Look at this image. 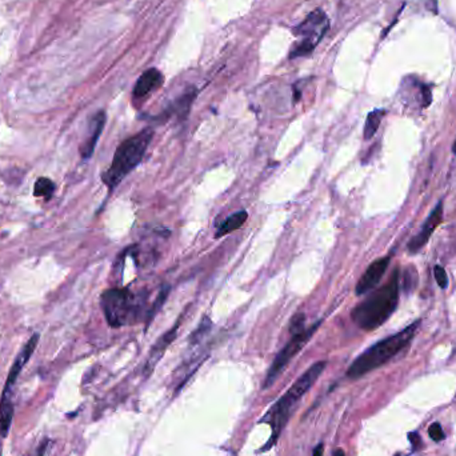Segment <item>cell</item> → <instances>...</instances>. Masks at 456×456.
<instances>
[{
  "label": "cell",
  "mask_w": 456,
  "mask_h": 456,
  "mask_svg": "<svg viewBox=\"0 0 456 456\" xmlns=\"http://www.w3.org/2000/svg\"><path fill=\"white\" fill-rule=\"evenodd\" d=\"M399 301V273H393L390 282L372 292L352 310L355 325L365 331H372L382 326L391 316Z\"/></svg>",
  "instance_id": "obj_1"
},
{
  "label": "cell",
  "mask_w": 456,
  "mask_h": 456,
  "mask_svg": "<svg viewBox=\"0 0 456 456\" xmlns=\"http://www.w3.org/2000/svg\"><path fill=\"white\" fill-rule=\"evenodd\" d=\"M419 325L420 320H417L407 328L402 330L400 332L391 335L386 339L380 340L370 348H367L348 367L347 377L350 379L360 378L365 374L377 370L380 365H386L412 340Z\"/></svg>",
  "instance_id": "obj_2"
},
{
  "label": "cell",
  "mask_w": 456,
  "mask_h": 456,
  "mask_svg": "<svg viewBox=\"0 0 456 456\" xmlns=\"http://www.w3.org/2000/svg\"><path fill=\"white\" fill-rule=\"evenodd\" d=\"M152 138L154 130L144 129L120 143L115 151L111 166L102 175V181L110 191L117 188L119 183L141 164Z\"/></svg>",
  "instance_id": "obj_3"
},
{
  "label": "cell",
  "mask_w": 456,
  "mask_h": 456,
  "mask_svg": "<svg viewBox=\"0 0 456 456\" xmlns=\"http://www.w3.org/2000/svg\"><path fill=\"white\" fill-rule=\"evenodd\" d=\"M327 362L320 360L316 362L315 365H311L301 377H300L291 387L289 390L275 403L274 407L270 410L267 414V419L273 427V436L270 442L266 444L263 451H267L273 448V445L276 443L279 434L283 431L285 426L289 419L291 410L297 405L300 399L308 392V390L315 384V382L322 375V372L326 370Z\"/></svg>",
  "instance_id": "obj_4"
},
{
  "label": "cell",
  "mask_w": 456,
  "mask_h": 456,
  "mask_svg": "<svg viewBox=\"0 0 456 456\" xmlns=\"http://www.w3.org/2000/svg\"><path fill=\"white\" fill-rule=\"evenodd\" d=\"M145 301L143 294H135L129 288H111L103 292L100 306L107 323L119 328L142 320Z\"/></svg>",
  "instance_id": "obj_5"
},
{
  "label": "cell",
  "mask_w": 456,
  "mask_h": 456,
  "mask_svg": "<svg viewBox=\"0 0 456 456\" xmlns=\"http://www.w3.org/2000/svg\"><path fill=\"white\" fill-rule=\"evenodd\" d=\"M330 30V19L323 10H315L299 26L295 27L294 35L299 41L291 48L289 59H298L313 53L316 46L326 37Z\"/></svg>",
  "instance_id": "obj_6"
},
{
  "label": "cell",
  "mask_w": 456,
  "mask_h": 456,
  "mask_svg": "<svg viewBox=\"0 0 456 456\" xmlns=\"http://www.w3.org/2000/svg\"><path fill=\"white\" fill-rule=\"evenodd\" d=\"M319 326H320V322H318L313 326L303 330L299 334L292 335V338L282 348V351L276 355L273 365L270 367L268 374H267L266 380H264V389L274 384L275 380L279 378V375L286 370V367L289 365V362L303 350V347L313 338V334L318 331Z\"/></svg>",
  "instance_id": "obj_7"
},
{
  "label": "cell",
  "mask_w": 456,
  "mask_h": 456,
  "mask_svg": "<svg viewBox=\"0 0 456 456\" xmlns=\"http://www.w3.org/2000/svg\"><path fill=\"white\" fill-rule=\"evenodd\" d=\"M443 218V202L441 200L435 209H432L427 221L423 223L422 230L419 231V234L415 235L411 242L408 243V249L411 252H417L420 248L423 247L429 240H430L431 235L434 234V231L436 230V227L442 222Z\"/></svg>",
  "instance_id": "obj_8"
},
{
  "label": "cell",
  "mask_w": 456,
  "mask_h": 456,
  "mask_svg": "<svg viewBox=\"0 0 456 456\" xmlns=\"http://www.w3.org/2000/svg\"><path fill=\"white\" fill-rule=\"evenodd\" d=\"M390 264V256L386 258H380L378 261H374L372 264H370V267L365 270L363 276L359 279L355 292L356 295H365L368 294L370 291H372L375 287L378 286L380 279L383 278L384 273L387 271Z\"/></svg>",
  "instance_id": "obj_9"
},
{
  "label": "cell",
  "mask_w": 456,
  "mask_h": 456,
  "mask_svg": "<svg viewBox=\"0 0 456 456\" xmlns=\"http://www.w3.org/2000/svg\"><path fill=\"white\" fill-rule=\"evenodd\" d=\"M38 341H39V334H34L31 337V339L27 341V344L23 347L22 352L18 355L16 360L13 362V367L10 370L8 378H7V382H6V387H4V391H3V396H10V391L13 389L16 379L19 377V374L22 372L23 367L27 365V362L30 360V358L32 356V353H34L37 346H38Z\"/></svg>",
  "instance_id": "obj_10"
},
{
  "label": "cell",
  "mask_w": 456,
  "mask_h": 456,
  "mask_svg": "<svg viewBox=\"0 0 456 456\" xmlns=\"http://www.w3.org/2000/svg\"><path fill=\"white\" fill-rule=\"evenodd\" d=\"M163 82H164L163 74L157 68H150L144 71L141 78L136 80L132 95L135 99H143L151 92L157 91V89L163 84Z\"/></svg>",
  "instance_id": "obj_11"
},
{
  "label": "cell",
  "mask_w": 456,
  "mask_h": 456,
  "mask_svg": "<svg viewBox=\"0 0 456 456\" xmlns=\"http://www.w3.org/2000/svg\"><path fill=\"white\" fill-rule=\"evenodd\" d=\"M105 114L103 111H99L96 115H93L90 122V135L80 145V155L83 159H90L92 157L96 143L102 135V131L105 129Z\"/></svg>",
  "instance_id": "obj_12"
},
{
  "label": "cell",
  "mask_w": 456,
  "mask_h": 456,
  "mask_svg": "<svg viewBox=\"0 0 456 456\" xmlns=\"http://www.w3.org/2000/svg\"><path fill=\"white\" fill-rule=\"evenodd\" d=\"M178 328H179V323H176V326L172 327L169 332L163 334V337L155 343V346L152 347V350L150 352V356H148V359H147L145 368H144V371H145L147 374H151V371L155 368L157 362L160 360V358L163 356V353L166 352L167 347H169L171 343H172V340L176 338Z\"/></svg>",
  "instance_id": "obj_13"
},
{
  "label": "cell",
  "mask_w": 456,
  "mask_h": 456,
  "mask_svg": "<svg viewBox=\"0 0 456 456\" xmlns=\"http://www.w3.org/2000/svg\"><path fill=\"white\" fill-rule=\"evenodd\" d=\"M248 214L247 211H237L233 215H230L224 222L218 227L215 237L219 239L226 235L231 234L236 230H239L245 223L247 222Z\"/></svg>",
  "instance_id": "obj_14"
},
{
  "label": "cell",
  "mask_w": 456,
  "mask_h": 456,
  "mask_svg": "<svg viewBox=\"0 0 456 456\" xmlns=\"http://www.w3.org/2000/svg\"><path fill=\"white\" fill-rule=\"evenodd\" d=\"M13 417V404L10 396H1L0 400V432L6 436L11 427Z\"/></svg>",
  "instance_id": "obj_15"
},
{
  "label": "cell",
  "mask_w": 456,
  "mask_h": 456,
  "mask_svg": "<svg viewBox=\"0 0 456 456\" xmlns=\"http://www.w3.org/2000/svg\"><path fill=\"white\" fill-rule=\"evenodd\" d=\"M384 115H386L384 110H374L372 112L368 114L365 124V141H370V139L374 138V135L377 133L379 126H380V122H382V119Z\"/></svg>",
  "instance_id": "obj_16"
},
{
  "label": "cell",
  "mask_w": 456,
  "mask_h": 456,
  "mask_svg": "<svg viewBox=\"0 0 456 456\" xmlns=\"http://www.w3.org/2000/svg\"><path fill=\"white\" fill-rule=\"evenodd\" d=\"M53 191H55V183L50 181L48 178H39L35 183L34 195L37 197H44L46 200H48L53 196Z\"/></svg>",
  "instance_id": "obj_17"
},
{
  "label": "cell",
  "mask_w": 456,
  "mask_h": 456,
  "mask_svg": "<svg viewBox=\"0 0 456 456\" xmlns=\"http://www.w3.org/2000/svg\"><path fill=\"white\" fill-rule=\"evenodd\" d=\"M169 294H170V287L169 286H164L163 288H162V291L159 292V295L157 297V299H155V303L152 304V307L147 311V323H150L152 319H154V316L157 315V311L162 308V306L164 304V301H166V299H167V297H169Z\"/></svg>",
  "instance_id": "obj_18"
},
{
  "label": "cell",
  "mask_w": 456,
  "mask_h": 456,
  "mask_svg": "<svg viewBox=\"0 0 456 456\" xmlns=\"http://www.w3.org/2000/svg\"><path fill=\"white\" fill-rule=\"evenodd\" d=\"M211 326H212V323H211L209 316H203V319H202L200 325L197 327V330L193 332V335L190 338L191 343H196V341L202 339L204 335H207V332H209Z\"/></svg>",
  "instance_id": "obj_19"
},
{
  "label": "cell",
  "mask_w": 456,
  "mask_h": 456,
  "mask_svg": "<svg viewBox=\"0 0 456 456\" xmlns=\"http://www.w3.org/2000/svg\"><path fill=\"white\" fill-rule=\"evenodd\" d=\"M306 315L304 313H298L292 319H291V325H289V331L292 335L299 334L303 330H306Z\"/></svg>",
  "instance_id": "obj_20"
},
{
  "label": "cell",
  "mask_w": 456,
  "mask_h": 456,
  "mask_svg": "<svg viewBox=\"0 0 456 456\" xmlns=\"http://www.w3.org/2000/svg\"><path fill=\"white\" fill-rule=\"evenodd\" d=\"M417 270L414 268H408L407 271H404L403 287L405 292H410L417 286Z\"/></svg>",
  "instance_id": "obj_21"
},
{
  "label": "cell",
  "mask_w": 456,
  "mask_h": 456,
  "mask_svg": "<svg viewBox=\"0 0 456 456\" xmlns=\"http://www.w3.org/2000/svg\"><path fill=\"white\" fill-rule=\"evenodd\" d=\"M434 275H435V279H436V282H438L439 287H441L442 289H445V288L448 287V278H447V274H445L443 267H441V266H435V268H434Z\"/></svg>",
  "instance_id": "obj_22"
},
{
  "label": "cell",
  "mask_w": 456,
  "mask_h": 456,
  "mask_svg": "<svg viewBox=\"0 0 456 456\" xmlns=\"http://www.w3.org/2000/svg\"><path fill=\"white\" fill-rule=\"evenodd\" d=\"M431 439L435 442H442L444 439V431L439 423H432L429 429Z\"/></svg>",
  "instance_id": "obj_23"
},
{
  "label": "cell",
  "mask_w": 456,
  "mask_h": 456,
  "mask_svg": "<svg viewBox=\"0 0 456 456\" xmlns=\"http://www.w3.org/2000/svg\"><path fill=\"white\" fill-rule=\"evenodd\" d=\"M408 439H410V442L412 444L414 450H419L422 447V441H420V436H419V434H417V432H411L410 436H408Z\"/></svg>",
  "instance_id": "obj_24"
},
{
  "label": "cell",
  "mask_w": 456,
  "mask_h": 456,
  "mask_svg": "<svg viewBox=\"0 0 456 456\" xmlns=\"http://www.w3.org/2000/svg\"><path fill=\"white\" fill-rule=\"evenodd\" d=\"M325 455V445H323V443H319L316 447H315V450H313V456H323Z\"/></svg>",
  "instance_id": "obj_25"
},
{
  "label": "cell",
  "mask_w": 456,
  "mask_h": 456,
  "mask_svg": "<svg viewBox=\"0 0 456 456\" xmlns=\"http://www.w3.org/2000/svg\"><path fill=\"white\" fill-rule=\"evenodd\" d=\"M334 456H346V454H344L343 450H337V451L334 452Z\"/></svg>",
  "instance_id": "obj_26"
},
{
  "label": "cell",
  "mask_w": 456,
  "mask_h": 456,
  "mask_svg": "<svg viewBox=\"0 0 456 456\" xmlns=\"http://www.w3.org/2000/svg\"><path fill=\"white\" fill-rule=\"evenodd\" d=\"M452 152H454V154H455L456 155V139L455 142H454V145H452Z\"/></svg>",
  "instance_id": "obj_27"
},
{
  "label": "cell",
  "mask_w": 456,
  "mask_h": 456,
  "mask_svg": "<svg viewBox=\"0 0 456 456\" xmlns=\"http://www.w3.org/2000/svg\"><path fill=\"white\" fill-rule=\"evenodd\" d=\"M0 456H1V448H0Z\"/></svg>",
  "instance_id": "obj_28"
},
{
  "label": "cell",
  "mask_w": 456,
  "mask_h": 456,
  "mask_svg": "<svg viewBox=\"0 0 456 456\" xmlns=\"http://www.w3.org/2000/svg\"><path fill=\"white\" fill-rule=\"evenodd\" d=\"M38 456H43V454H39V455H38Z\"/></svg>",
  "instance_id": "obj_29"
}]
</instances>
